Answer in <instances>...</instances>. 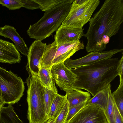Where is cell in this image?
I'll return each mask as SVG.
<instances>
[{
    "mask_svg": "<svg viewBox=\"0 0 123 123\" xmlns=\"http://www.w3.org/2000/svg\"><path fill=\"white\" fill-rule=\"evenodd\" d=\"M84 36L87 42V53L101 52L111 38L115 35L123 22V0H106L99 10L91 18Z\"/></svg>",
    "mask_w": 123,
    "mask_h": 123,
    "instance_id": "1",
    "label": "cell"
},
{
    "mask_svg": "<svg viewBox=\"0 0 123 123\" xmlns=\"http://www.w3.org/2000/svg\"><path fill=\"white\" fill-rule=\"evenodd\" d=\"M118 61L117 58H111L71 69L77 76L75 88L85 90L93 96L118 76Z\"/></svg>",
    "mask_w": 123,
    "mask_h": 123,
    "instance_id": "2",
    "label": "cell"
},
{
    "mask_svg": "<svg viewBox=\"0 0 123 123\" xmlns=\"http://www.w3.org/2000/svg\"><path fill=\"white\" fill-rule=\"evenodd\" d=\"M74 0H68L54 8L45 11L43 17L31 25L27 32L30 37L41 40L56 31L68 15Z\"/></svg>",
    "mask_w": 123,
    "mask_h": 123,
    "instance_id": "3",
    "label": "cell"
},
{
    "mask_svg": "<svg viewBox=\"0 0 123 123\" xmlns=\"http://www.w3.org/2000/svg\"><path fill=\"white\" fill-rule=\"evenodd\" d=\"M29 75L25 82L27 86V118L29 123H45L49 120L45 111V87L37 75L32 73Z\"/></svg>",
    "mask_w": 123,
    "mask_h": 123,
    "instance_id": "4",
    "label": "cell"
},
{
    "mask_svg": "<svg viewBox=\"0 0 123 123\" xmlns=\"http://www.w3.org/2000/svg\"><path fill=\"white\" fill-rule=\"evenodd\" d=\"M100 3L99 0H74L68 15L62 25L82 28L89 21Z\"/></svg>",
    "mask_w": 123,
    "mask_h": 123,
    "instance_id": "5",
    "label": "cell"
},
{
    "mask_svg": "<svg viewBox=\"0 0 123 123\" xmlns=\"http://www.w3.org/2000/svg\"><path fill=\"white\" fill-rule=\"evenodd\" d=\"M84 45L80 40L57 45L54 42L47 45L43 57L41 66L51 67L54 64L64 62L77 51L83 49Z\"/></svg>",
    "mask_w": 123,
    "mask_h": 123,
    "instance_id": "6",
    "label": "cell"
},
{
    "mask_svg": "<svg viewBox=\"0 0 123 123\" xmlns=\"http://www.w3.org/2000/svg\"><path fill=\"white\" fill-rule=\"evenodd\" d=\"M0 89L4 104L12 105L20 100L25 89L21 77L0 67Z\"/></svg>",
    "mask_w": 123,
    "mask_h": 123,
    "instance_id": "7",
    "label": "cell"
},
{
    "mask_svg": "<svg viewBox=\"0 0 123 123\" xmlns=\"http://www.w3.org/2000/svg\"><path fill=\"white\" fill-rule=\"evenodd\" d=\"M51 73L54 82L61 90L66 92L75 88L77 76L64 65L63 62L53 65Z\"/></svg>",
    "mask_w": 123,
    "mask_h": 123,
    "instance_id": "8",
    "label": "cell"
},
{
    "mask_svg": "<svg viewBox=\"0 0 123 123\" xmlns=\"http://www.w3.org/2000/svg\"><path fill=\"white\" fill-rule=\"evenodd\" d=\"M123 49H114L101 52H92L85 56L75 60L68 58L63 62L68 69H71L92 64L99 61L111 58L114 55L123 52Z\"/></svg>",
    "mask_w": 123,
    "mask_h": 123,
    "instance_id": "9",
    "label": "cell"
},
{
    "mask_svg": "<svg viewBox=\"0 0 123 123\" xmlns=\"http://www.w3.org/2000/svg\"><path fill=\"white\" fill-rule=\"evenodd\" d=\"M46 45L41 40H36L30 46L26 67L29 74L33 73L38 75Z\"/></svg>",
    "mask_w": 123,
    "mask_h": 123,
    "instance_id": "10",
    "label": "cell"
},
{
    "mask_svg": "<svg viewBox=\"0 0 123 123\" xmlns=\"http://www.w3.org/2000/svg\"><path fill=\"white\" fill-rule=\"evenodd\" d=\"M67 123H108L104 111L86 104Z\"/></svg>",
    "mask_w": 123,
    "mask_h": 123,
    "instance_id": "11",
    "label": "cell"
},
{
    "mask_svg": "<svg viewBox=\"0 0 123 123\" xmlns=\"http://www.w3.org/2000/svg\"><path fill=\"white\" fill-rule=\"evenodd\" d=\"M84 30L61 25L56 31L54 36V42L58 45L74 41H79L84 36Z\"/></svg>",
    "mask_w": 123,
    "mask_h": 123,
    "instance_id": "12",
    "label": "cell"
},
{
    "mask_svg": "<svg viewBox=\"0 0 123 123\" xmlns=\"http://www.w3.org/2000/svg\"><path fill=\"white\" fill-rule=\"evenodd\" d=\"M21 59L20 53L12 43L0 38V62L20 63Z\"/></svg>",
    "mask_w": 123,
    "mask_h": 123,
    "instance_id": "13",
    "label": "cell"
},
{
    "mask_svg": "<svg viewBox=\"0 0 123 123\" xmlns=\"http://www.w3.org/2000/svg\"><path fill=\"white\" fill-rule=\"evenodd\" d=\"M0 36L11 39L18 51L25 56H28L29 49L23 39L13 26L6 25L0 27Z\"/></svg>",
    "mask_w": 123,
    "mask_h": 123,
    "instance_id": "14",
    "label": "cell"
},
{
    "mask_svg": "<svg viewBox=\"0 0 123 123\" xmlns=\"http://www.w3.org/2000/svg\"><path fill=\"white\" fill-rule=\"evenodd\" d=\"M111 86L110 83L105 86L91 98L86 104L93 106L104 111L108 103L109 92Z\"/></svg>",
    "mask_w": 123,
    "mask_h": 123,
    "instance_id": "15",
    "label": "cell"
},
{
    "mask_svg": "<svg viewBox=\"0 0 123 123\" xmlns=\"http://www.w3.org/2000/svg\"><path fill=\"white\" fill-rule=\"evenodd\" d=\"M66 94L69 109L74 106L87 102L91 98L90 94L88 92L83 91L76 88L66 92Z\"/></svg>",
    "mask_w": 123,
    "mask_h": 123,
    "instance_id": "16",
    "label": "cell"
},
{
    "mask_svg": "<svg viewBox=\"0 0 123 123\" xmlns=\"http://www.w3.org/2000/svg\"><path fill=\"white\" fill-rule=\"evenodd\" d=\"M51 68H41L38 75V78L43 86L58 93L51 73Z\"/></svg>",
    "mask_w": 123,
    "mask_h": 123,
    "instance_id": "17",
    "label": "cell"
},
{
    "mask_svg": "<svg viewBox=\"0 0 123 123\" xmlns=\"http://www.w3.org/2000/svg\"><path fill=\"white\" fill-rule=\"evenodd\" d=\"M0 123H23L11 104L3 107L0 111Z\"/></svg>",
    "mask_w": 123,
    "mask_h": 123,
    "instance_id": "18",
    "label": "cell"
},
{
    "mask_svg": "<svg viewBox=\"0 0 123 123\" xmlns=\"http://www.w3.org/2000/svg\"><path fill=\"white\" fill-rule=\"evenodd\" d=\"M67 102V95L62 96L58 93L54 98L48 115V119L55 120Z\"/></svg>",
    "mask_w": 123,
    "mask_h": 123,
    "instance_id": "19",
    "label": "cell"
},
{
    "mask_svg": "<svg viewBox=\"0 0 123 123\" xmlns=\"http://www.w3.org/2000/svg\"><path fill=\"white\" fill-rule=\"evenodd\" d=\"M120 81L118 87L112 94L119 112L123 117V80Z\"/></svg>",
    "mask_w": 123,
    "mask_h": 123,
    "instance_id": "20",
    "label": "cell"
},
{
    "mask_svg": "<svg viewBox=\"0 0 123 123\" xmlns=\"http://www.w3.org/2000/svg\"><path fill=\"white\" fill-rule=\"evenodd\" d=\"M114 102L110 89L109 92L108 103L105 110L104 111L108 123H114Z\"/></svg>",
    "mask_w": 123,
    "mask_h": 123,
    "instance_id": "21",
    "label": "cell"
},
{
    "mask_svg": "<svg viewBox=\"0 0 123 123\" xmlns=\"http://www.w3.org/2000/svg\"><path fill=\"white\" fill-rule=\"evenodd\" d=\"M33 0L39 4L41 6V10L43 11L54 8L57 6L65 2L68 0Z\"/></svg>",
    "mask_w": 123,
    "mask_h": 123,
    "instance_id": "22",
    "label": "cell"
},
{
    "mask_svg": "<svg viewBox=\"0 0 123 123\" xmlns=\"http://www.w3.org/2000/svg\"><path fill=\"white\" fill-rule=\"evenodd\" d=\"M57 94L51 90L45 88L44 104L46 114L47 116L53 102Z\"/></svg>",
    "mask_w": 123,
    "mask_h": 123,
    "instance_id": "23",
    "label": "cell"
},
{
    "mask_svg": "<svg viewBox=\"0 0 123 123\" xmlns=\"http://www.w3.org/2000/svg\"><path fill=\"white\" fill-rule=\"evenodd\" d=\"M0 4L12 10L20 9L23 5L20 0H0Z\"/></svg>",
    "mask_w": 123,
    "mask_h": 123,
    "instance_id": "24",
    "label": "cell"
},
{
    "mask_svg": "<svg viewBox=\"0 0 123 123\" xmlns=\"http://www.w3.org/2000/svg\"><path fill=\"white\" fill-rule=\"evenodd\" d=\"M87 102H85L74 106L69 109L65 123H67L80 110L85 106Z\"/></svg>",
    "mask_w": 123,
    "mask_h": 123,
    "instance_id": "25",
    "label": "cell"
},
{
    "mask_svg": "<svg viewBox=\"0 0 123 123\" xmlns=\"http://www.w3.org/2000/svg\"><path fill=\"white\" fill-rule=\"evenodd\" d=\"M69 110V104L67 100L62 110L55 120V123H65Z\"/></svg>",
    "mask_w": 123,
    "mask_h": 123,
    "instance_id": "26",
    "label": "cell"
},
{
    "mask_svg": "<svg viewBox=\"0 0 123 123\" xmlns=\"http://www.w3.org/2000/svg\"><path fill=\"white\" fill-rule=\"evenodd\" d=\"M22 3V7L30 10H34L36 9H40L41 8L40 5L33 0H20Z\"/></svg>",
    "mask_w": 123,
    "mask_h": 123,
    "instance_id": "27",
    "label": "cell"
},
{
    "mask_svg": "<svg viewBox=\"0 0 123 123\" xmlns=\"http://www.w3.org/2000/svg\"><path fill=\"white\" fill-rule=\"evenodd\" d=\"M117 71L120 77V80H123V55L119 60L117 68Z\"/></svg>",
    "mask_w": 123,
    "mask_h": 123,
    "instance_id": "28",
    "label": "cell"
},
{
    "mask_svg": "<svg viewBox=\"0 0 123 123\" xmlns=\"http://www.w3.org/2000/svg\"><path fill=\"white\" fill-rule=\"evenodd\" d=\"M114 123H123V117L120 113L114 101Z\"/></svg>",
    "mask_w": 123,
    "mask_h": 123,
    "instance_id": "29",
    "label": "cell"
},
{
    "mask_svg": "<svg viewBox=\"0 0 123 123\" xmlns=\"http://www.w3.org/2000/svg\"><path fill=\"white\" fill-rule=\"evenodd\" d=\"M4 104L2 99L1 91L0 89V111L3 107V106Z\"/></svg>",
    "mask_w": 123,
    "mask_h": 123,
    "instance_id": "30",
    "label": "cell"
},
{
    "mask_svg": "<svg viewBox=\"0 0 123 123\" xmlns=\"http://www.w3.org/2000/svg\"><path fill=\"white\" fill-rule=\"evenodd\" d=\"M45 123H55V120L52 119H49Z\"/></svg>",
    "mask_w": 123,
    "mask_h": 123,
    "instance_id": "31",
    "label": "cell"
},
{
    "mask_svg": "<svg viewBox=\"0 0 123 123\" xmlns=\"http://www.w3.org/2000/svg\"></svg>",
    "mask_w": 123,
    "mask_h": 123,
    "instance_id": "32",
    "label": "cell"
}]
</instances>
